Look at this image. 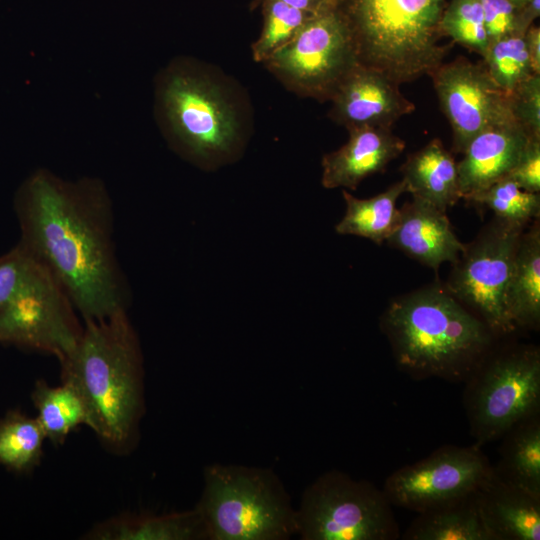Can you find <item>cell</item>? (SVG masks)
Masks as SVG:
<instances>
[{"label": "cell", "mask_w": 540, "mask_h": 540, "mask_svg": "<svg viewBox=\"0 0 540 540\" xmlns=\"http://www.w3.org/2000/svg\"><path fill=\"white\" fill-rule=\"evenodd\" d=\"M399 210L398 224L386 240L389 245L435 271L444 262L458 260L465 244L455 236L446 211L417 197Z\"/></svg>", "instance_id": "16"}, {"label": "cell", "mask_w": 540, "mask_h": 540, "mask_svg": "<svg viewBox=\"0 0 540 540\" xmlns=\"http://www.w3.org/2000/svg\"><path fill=\"white\" fill-rule=\"evenodd\" d=\"M463 402L474 445L496 441L517 423L539 414L540 352L518 346L489 353L465 381Z\"/></svg>", "instance_id": "7"}, {"label": "cell", "mask_w": 540, "mask_h": 540, "mask_svg": "<svg viewBox=\"0 0 540 540\" xmlns=\"http://www.w3.org/2000/svg\"><path fill=\"white\" fill-rule=\"evenodd\" d=\"M92 540L207 539L196 508L167 514H126L99 523L87 534Z\"/></svg>", "instance_id": "20"}, {"label": "cell", "mask_w": 540, "mask_h": 540, "mask_svg": "<svg viewBox=\"0 0 540 540\" xmlns=\"http://www.w3.org/2000/svg\"><path fill=\"white\" fill-rule=\"evenodd\" d=\"M330 100L333 120L347 129L388 127L412 113L415 105L400 91L399 84L378 69L357 63L342 79Z\"/></svg>", "instance_id": "14"}, {"label": "cell", "mask_w": 540, "mask_h": 540, "mask_svg": "<svg viewBox=\"0 0 540 540\" xmlns=\"http://www.w3.org/2000/svg\"><path fill=\"white\" fill-rule=\"evenodd\" d=\"M465 200L485 205L497 218L526 225L540 213V195L520 188L505 177Z\"/></svg>", "instance_id": "28"}, {"label": "cell", "mask_w": 540, "mask_h": 540, "mask_svg": "<svg viewBox=\"0 0 540 540\" xmlns=\"http://www.w3.org/2000/svg\"><path fill=\"white\" fill-rule=\"evenodd\" d=\"M443 10L444 0H353L359 61L399 85L428 75L448 51L438 43Z\"/></svg>", "instance_id": "5"}, {"label": "cell", "mask_w": 540, "mask_h": 540, "mask_svg": "<svg viewBox=\"0 0 540 540\" xmlns=\"http://www.w3.org/2000/svg\"><path fill=\"white\" fill-rule=\"evenodd\" d=\"M196 505L209 540H288L296 508L268 468L213 463L204 469Z\"/></svg>", "instance_id": "6"}, {"label": "cell", "mask_w": 540, "mask_h": 540, "mask_svg": "<svg viewBox=\"0 0 540 540\" xmlns=\"http://www.w3.org/2000/svg\"><path fill=\"white\" fill-rule=\"evenodd\" d=\"M406 192L446 211L455 205L459 190L457 163L439 139L410 154L401 167Z\"/></svg>", "instance_id": "19"}, {"label": "cell", "mask_w": 540, "mask_h": 540, "mask_svg": "<svg viewBox=\"0 0 540 540\" xmlns=\"http://www.w3.org/2000/svg\"><path fill=\"white\" fill-rule=\"evenodd\" d=\"M481 57L492 80L508 95L534 74L526 49L525 33L491 41Z\"/></svg>", "instance_id": "27"}, {"label": "cell", "mask_w": 540, "mask_h": 540, "mask_svg": "<svg viewBox=\"0 0 540 540\" xmlns=\"http://www.w3.org/2000/svg\"><path fill=\"white\" fill-rule=\"evenodd\" d=\"M15 210L18 244L56 277L84 321L126 310L112 203L99 181L67 182L38 171L18 190Z\"/></svg>", "instance_id": "1"}, {"label": "cell", "mask_w": 540, "mask_h": 540, "mask_svg": "<svg viewBox=\"0 0 540 540\" xmlns=\"http://www.w3.org/2000/svg\"><path fill=\"white\" fill-rule=\"evenodd\" d=\"M453 133V151L463 153L485 128L514 117L509 96L492 80L483 63L458 57L428 74Z\"/></svg>", "instance_id": "13"}, {"label": "cell", "mask_w": 540, "mask_h": 540, "mask_svg": "<svg viewBox=\"0 0 540 540\" xmlns=\"http://www.w3.org/2000/svg\"><path fill=\"white\" fill-rule=\"evenodd\" d=\"M525 225L497 218L486 226L454 263L447 291L470 307L495 336L516 328L507 309V289Z\"/></svg>", "instance_id": "10"}, {"label": "cell", "mask_w": 540, "mask_h": 540, "mask_svg": "<svg viewBox=\"0 0 540 540\" xmlns=\"http://www.w3.org/2000/svg\"><path fill=\"white\" fill-rule=\"evenodd\" d=\"M439 31L480 56L490 44L480 0H452L443 10Z\"/></svg>", "instance_id": "29"}, {"label": "cell", "mask_w": 540, "mask_h": 540, "mask_svg": "<svg viewBox=\"0 0 540 540\" xmlns=\"http://www.w3.org/2000/svg\"><path fill=\"white\" fill-rule=\"evenodd\" d=\"M161 100L170 132L190 154L204 159L219 156L239 139L238 112L222 86L210 78L172 72Z\"/></svg>", "instance_id": "11"}, {"label": "cell", "mask_w": 540, "mask_h": 540, "mask_svg": "<svg viewBox=\"0 0 540 540\" xmlns=\"http://www.w3.org/2000/svg\"><path fill=\"white\" fill-rule=\"evenodd\" d=\"M302 540H395L400 537L392 505L372 483L331 470L304 490L296 508Z\"/></svg>", "instance_id": "8"}, {"label": "cell", "mask_w": 540, "mask_h": 540, "mask_svg": "<svg viewBox=\"0 0 540 540\" xmlns=\"http://www.w3.org/2000/svg\"><path fill=\"white\" fill-rule=\"evenodd\" d=\"M264 62L302 95L330 100L360 61L349 22L330 7L311 17Z\"/></svg>", "instance_id": "9"}, {"label": "cell", "mask_w": 540, "mask_h": 540, "mask_svg": "<svg viewBox=\"0 0 540 540\" xmlns=\"http://www.w3.org/2000/svg\"><path fill=\"white\" fill-rule=\"evenodd\" d=\"M480 3L490 42L511 34L526 33L521 23V5L511 0H480Z\"/></svg>", "instance_id": "32"}, {"label": "cell", "mask_w": 540, "mask_h": 540, "mask_svg": "<svg viewBox=\"0 0 540 540\" xmlns=\"http://www.w3.org/2000/svg\"><path fill=\"white\" fill-rule=\"evenodd\" d=\"M526 49L530 58L532 71L540 74V29L530 26L525 33Z\"/></svg>", "instance_id": "34"}, {"label": "cell", "mask_w": 540, "mask_h": 540, "mask_svg": "<svg viewBox=\"0 0 540 540\" xmlns=\"http://www.w3.org/2000/svg\"><path fill=\"white\" fill-rule=\"evenodd\" d=\"M75 311L56 277L19 244L0 256V342L60 360L82 334Z\"/></svg>", "instance_id": "4"}, {"label": "cell", "mask_w": 540, "mask_h": 540, "mask_svg": "<svg viewBox=\"0 0 540 540\" xmlns=\"http://www.w3.org/2000/svg\"><path fill=\"white\" fill-rule=\"evenodd\" d=\"M475 492L418 513L401 538L403 540H493L481 520Z\"/></svg>", "instance_id": "23"}, {"label": "cell", "mask_w": 540, "mask_h": 540, "mask_svg": "<svg viewBox=\"0 0 540 540\" xmlns=\"http://www.w3.org/2000/svg\"><path fill=\"white\" fill-rule=\"evenodd\" d=\"M74 349L59 360L61 381L81 394L88 427L109 447L125 450L143 409L142 355L126 310L85 320Z\"/></svg>", "instance_id": "2"}, {"label": "cell", "mask_w": 540, "mask_h": 540, "mask_svg": "<svg viewBox=\"0 0 540 540\" xmlns=\"http://www.w3.org/2000/svg\"><path fill=\"white\" fill-rule=\"evenodd\" d=\"M298 10L309 14H317L327 8L332 7L329 0H279Z\"/></svg>", "instance_id": "35"}, {"label": "cell", "mask_w": 540, "mask_h": 540, "mask_svg": "<svg viewBox=\"0 0 540 540\" xmlns=\"http://www.w3.org/2000/svg\"><path fill=\"white\" fill-rule=\"evenodd\" d=\"M475 498L493 540L540 539V499L501 480L494 468Z\"/></svg>", "instance_id": "18"}, {"label": "cell", "mask_w": 540, "mask_h": 540, "mask_svg": "<svg viewBox=\"0 0 540 540\" xmlns=\"http://www.w3.org/2000/svg\"><path fill=\"white\" fill-rule=\"evenodd\" d=\"M511 1H513V2H515L516 4L522 6L527 0H511Z\"/></svg>", "instance_id": "36"}, {"label": "cell", "mask_w": 540, "mask_h": 540, "mask_svg": "<svg viewBox=\"0 0 540 540\" xmlns=\"http://www.w3.org/2000/svg\"><path fill=\"white\" fill-rule=\"evenodd\" d=\"M506 177L525 191L539 193L540 138L529 137L517 162Z\"/></svg>", "instance_id": "33"}, {"label": "cell", "mask_w": 540, "mask_h": 540, "mask_svg": "<svg viewBox=\"0 0 540 540\" xmlns=\"http://www.w3.org/2000/svg\"><path fill=\"white\" fill-rule=\"evenodd\" d=\"M529 137L514 117L493 124L474 136L457 163L461 198L466 199L505 178Z\"/></svg>", "instance_id": "15"}, {"label": "cell", "mask_w": 540, "mask_h": 540, "mask_svg": "<svg viewBox=\"0 0 540 540\" xmlns=\"http://www.w3.org/2000/svg\"><path fill=\"white\" fill-rule=\"evenodd\" d=\"M45 440L36 417L10 411L0 421V464L18 473L30 471L41 459Z\"/></svg>", "instance_id": "26"}, {"label": "cell", "mask_w": 540, "mask_h": 540, "mask_svg": "<svg viewBox=\"0 0 540 540\" xmlns=\"http://www.w3.org/2000/svg\"><path fill=\"white\" fill-rule=\"evenodd\" d=\"M500 459L493 466L504 482L540 499V417L527 418L502 436Z\"/></svg>", "instance_id": "22"}, {"label": "cell", "mask_w": 540, "mask_h": 540, "mask_svg": "<svg viewBox=\"0 0 540 540\" xmlns=\"http://www.w3.org/2000/svg\"><path fill=\"white\" fill-rule=\"evenodd\" d=\"M32 401L46 439L56 445L64 443L78 426L89 424L87 406L79 391L69 382L50 386L40 380L35 384Z\"/></svg>", "instance_id": "25"}, {"label": "cell", "mask_w": 540, "mask_h": 540, "mask_svg": "<svg viewBox=\"0 0 540 540\" xmlns=\"http://www.w3.org/2000/svg\"><path fill=\"white\" fill-rule=\"evenodd\" d=\"M507 309L515 328L538 329L540 322V228L523 231L507 289Z\"/></svg>", "instance_id": "21"}, {"label": "cell", "mask_w": 540, "mask_h": 540, "mask_svg": "<svg viewBox=\"0 0 540 540\" xmlns=\"http://www.w3.org/2000/svg\"><path fill=\"white\" fill-rule=\"evenodd\" d=\"M313 16L279 0H271L262 34L252 46L254 59L264 62Z\"/></svg>", "instance_id": "30"}, {"label": "cell", "mask_w": 540, "mask_h": 540, "mask_svg": "<svg viewBox=\"0 0 540 540\" xmlns=\"http://www.w3.org/2000/svg\"><path fill=\"white\" fill-rule=\"evenodd\" d=\"M382 328L398 367L414 379L466 381L496 337L440 286L394 300L383 315Z\"/></svg>", "instance_id": "3"}, {"label": "cell", "mask_w": 540, "mask_h": 540, "mask_svg": "<svg viewBox=\"0 0 540 540\" xmlns=\"http://www.w3.org/2000/svg\"><path fill=\"white\" fill-rule=\"evenodd\" d=\"M404 192L406 184L403 179L368 199H358L343 190L346 212L337 224L336 232L368 238L381 244L398 224L400 210L396 208V201Z\"/></svg>", "instance_id": "24"}, {"label": "cell", "mask_w": 540, "mask_h": 540, "mask_svg": "<svg viewBox=\"0 0 540 540\" xmlns=\"http://www.w3.org/2000/svg\"><path fill=\"white\" fill-rule=\"evenodd\" d=\"M508 96L515 120L530 136L540 138V74L531 75Z\"/></svg>", "instance_id": "31"}, {"label": "cell", "mask_w": 540, "mask_h": 540, "mask_svg": "<svg viewBox=\"0 0 540 540\" xmlns=\"http://www.w3.org/2000/svg\"><path fill=\"white\" fill-rule=\"evenodd\" d=\"M348 141L322 159V184L355 190L368 176L382 172L405 148V142L388 127L347 129Z\"/></svg>", "instance_id": "17"}, {"label": "cell", "mask_w": 540, "mask_h": 540, "mask_svg": "<svg viewBox=\"0 0 540 540\" xmlns=\"http://www.w3.org/2000/svg\"><path fill=\"white\" fill-rule=\"evenodd\" d=\"M492 473L480 447L445 445L392 472L382 491L392 506L422 513L474 493Z\"/></svg>", "instance_id": "12"}]
</instances>
